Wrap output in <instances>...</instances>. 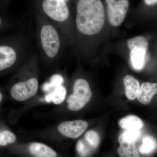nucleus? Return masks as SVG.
I'll list each match as a JSON object with an SVG mask.
<instances>
[{
	"mask_svg": "<svg viewBox=\"0 0 157 157\" xmlns=\"http://www.w3.org/2000/svg\"><path fill=\"white\" fill-rule=\"evenodd\" d=\"M36 26L40 63L48 67H53L59 61L67 38L56 25L45 17L38 18Z\"/></svg>",
	"mask_w": 157,
	"mask_h": 157,
	"instance_id": "1",
	"label": "nucleus"
},
{
	"mask_svg": "<svg viewBox=\"0 0 157 157\" xmlns=\"http://www.w3.org/2000/svg\"><path fill=\"white\" fill-rule=\"evenodd\" d=\"M20 28L7 36H0V76L17 71L33 53L31 42Z\"/></svg>",
	"mask_w": 157,
	"mask_h": 157,
	"instance_id": "2",
	"label": "nucleus"
},
{
	"mask_svg": "<svg viewBox=\"0 0 157 157\" xmlns=\"http://www.w3.org/2000/svg\"><path fill=\"white\" fill-rule=\"evenodd\" d=\"M40 61L38 54L33 52L29 59L17 70L9 93L15 101L23 102L33 98L38 93Z\"/></svg>",
	"mask_w": 157,
	"mask_h": 157,
	"instance_id": "3",
	"label": "nucleus"
},
{
	"mask_svg": "<svg viewBox=\"0 0 157 157\" xmlns=\"http://www.w3.org/2000/svg\"><path fill=\"white\" fill-rule=\"evenodd\" d=\"M105 9L101 0H79L75 26L79 36L89 38L101 32L105 24Z\"/></svg>",
	"mask_w": 157,
	"mask_h": 157,
	"instance_id": "4",
	"label": "nucleus"
},
{
	"mask_svg": "<svg viewBox=\"0 0 157 157\" xmlns=\"http://www.w3.org/2000/svg\"><path fill=\"white\" fill-rule=\"evenodd\" d=\"M42 8L45 17L60 29L67 39L71 40L73 35L67 23L70 11L65 0H43Z\"/></svg>",
	"mask_w": 157,
	"mask_h": 157,
	"instance_id": "5",
	"label": "nucleus"
},
{
	"mask_svg": "<svg viewBox=\"0 0 157 157\" xmlns=\"http://www.w3.org/2000/svg\"><path fill=\"white\" fill-rule=\"evenodd\" d=\"M92 93L86 79L78 78L74 81L73 92L67 99L68 109L77 111L82 109L91 100Z\"/></svg>",
	"mask_w": 157,
	"mask_h": 157,
	"instance_id": "6",
	"label": "nucleus"
},
{
	"mask_svg": "<svg viewBox=\"0 0 157 157\" xmlns=\"http://www.w3.org/2000/svg\"><path fill=\"white\" fill-rule=\"evenodd\" d=\"M127 45L132 67L136 70H142L145 66L149 43L146 37L137 36L128 39Z\"/></svg>",
	"mask_w": 157,
	"mask_h": 157,
	"instance_id": "7",
	"label": "nucleus"
},
{
	"mask_svg": "<svg viewBox=\"0 0 157 157\" xmlns=\"http://www.w3.org/2000/svg\"><path fill=\"white\" fill-rule=\"evenodd\" d=\"M107 18L110 24L118 27L123 22L128 10V0H106Z\"/></svg>",
	"mask_w": 157,
	"mask_h": 157,
	"instance_id": "8",
	"label": "nucleus"
},
{
	"mask_svg": "<svg viewBox=\"0 0 157 157\" xmlns=\"http://www.w3.org/2000/svg\"><path fill=\"white\" fill-rule=\"evenodd\" d=\"M9 150L13 152L21 151L30 157H60L55 150L39 142H31L22 147L14 146Z\"/></svg>",
	"mask_w": 157,
	"mask_h": 157,
	"instance_id": "9",
	"label": "nucleus"
},
{
	"mask_svg": "<svg viewBox=\"0 0 157 157\" xmlns=\"http://www.w3.org/2000/svg\"><path fill=\"white\" fill-rule=\"evenodd\" d=\"M88 127L86 121L76 120L66 121L59 125L57 130L62 136L69 138L76 139L81 136Z\"/></svg>",
	"mask_w": 157,
	"mask_h": 157,
	"instance_id": "10",
	"label": "nucleus"
},
{
	"mask_svg": "<svg viewBox=\"0 0 157 157\" xmlns=\"http://www.w3.org/2000/svg\"><path fill=\"white\" fill-rule=\"evenodd\" d=\"M157 94V83L144 82L141 84L137 96L138 101L147 105L150 103L154 96Z\"/></svg>",
	"mask_w": 157,
	"mask_h": 157,
	"instance_id": "11",
	"label": "nucleus"
},
{
	"mask_svg": "<svg viewBox=\"0 0 157 157\" xmlns=\"http://www.w3.org/2000/svg\"><path fill=\"white\" fill-rule=\"evenodd\" d=\"M125 92L127 98L130 101H133L137 98L140 88L139 81L134 76L127 75L123 79Z\"/></svg>",
	"mask_w": 157,
	"mask_h": 157,
	"instance_id": "12",
	"label": "nucleus"
},
{
	"mask_svg": "<svg viewBox=\"0 0 157 157\" xmlns=\"http://www.w3.org/2000/svg\"><path fill=\"white\" fill-rule=\"evenodd\" d=\"M67 90L64 86H57L50 92L46 94L45 100L48 103H53L56 105H59L65 101L67 97Z\"/></svg>",
	"mask_w": 157,
	"mask_h": 157,
	"instance_id": "13",
	"label": "nucleus"
},
{
	"mask_svg": "<svg viewBox=\"0 0 157 157\" xmlns=\"http://www.w3.org/2000/svg\"><path fill=\"white\" fill-rule=\"evenodd\" d=\"M17 141V136L14 132L9 129L0 127V150L4 148L10 149L14 146Z\"/></svg>",
	"mask_w": 157,
	"mask_h": 157,
	"instance_id": "14",
	"label": "nucleus"
},
{
	"mask_svg": "<svg viewBox=\"0 0 157 157\" xmlns=\"http://www.w3.org/2000/svg\"><path fill=\"white\" fill-rule=\"evenodd\" d=\"M119 125L121 128L126 130H140L143 128L144 124L138 117L130 115L121 119L119 122Z\"/></svg>",
	"mask_w": 157,
	"mask_h": 157,
	"instance_id": "15",
	"label": "nucleus"
},
{
	"mask_svg": "<svg viewBox=\"0 0 157 157\" xmlns=\"http://www.w3.org/2000/svg\"><path fill=\"white\" fill-rule=\"evenodd\" d=\"M138 149L141 154L146 155H151L157 150V140L151 135H145Z\"/></svg>",
	"mask_w": 157,
	"mask_h": 157,
	"instance_id": "16",
	"label": "nucleus"
},
{
	"mask_svg": "<svg viewBox=\"0 0 157 157\" xmlns=\"http://www.w3.org/2000/svg\"><path fill=\"white\" fill-rule=\"evenodd\" d=\"M117 149L120 157H140L135 142H122Z\"/></svg>",
	"mask_w": 157,
	"mask_h": 157,
	"instance_id": "17",
	"label": "nucleus"
},
{
	"mask_svg": "<svg viewBox=\"0 0 157 157\" xmlns=\"http://www.w3.org/2000/svg\"><path fill=\"white\" fill-rule=\"evenodd\" d=\"M20 28L19 23L0 12V33L6 31H15Z\"/></svg>",
	"mask_w": 157,
	"mask_h": 157,
	"instance_id": "18",
	"label": "nucleus"
},
{
	"mask_svg": "<svg viewBox=\"0 0 157 157\" xmlns=\"http://www.w3.org/2000/svg\"><path fill=\"white\" fill-rule=\"evenodd\" d=\"M140 130H126L120 135L118 138L119 142H135L140 137Z\"/></svg>",
	"mask_w": 157,
	"mask_h": 157,
	"instance_id": "19",
	"label": "nucleus"
},
{
	"mask_svg": "<svg viewBox=\"0 0 157 157\" xmlns=\"http://www.w3.org/2000/svg\"><path fill=\"white\" fill-rule=\"evenodd\" d=\"M64 78L63 76L59 74H55L51 78L50 80L46 82L43 86V91L47 93L50 92L54 89L57 86L63 85Z\"/></svg>",
	"mask_w": 157,
	"mask_h": 157,
	"instance_id": "20",
	"label": "nucleus"
},
{
	"mask_svg": "<svg viewBox=\"0 0 157 157\" xmlns=\"http://www.w3.org/2000/svg\"><path fill=\"white\" fill-rule=\"evenodd\" d=\"M83 138L94 150L98 148L101 141L100 135L94 130H90L86 132Z\"/></svg>",
	"mask_w": 157,
	"mask_h": 157,
	"instance_id": "21",
	"label": "nucleus"
},
{
	"mask_svg": "<svg viewBox=\"0 0 157 157\" xmlns=\"http://www.w3.org/2000/svg\"><path fill=\"white\" fill-rule=\"evenodd\" d=\"M144 2L147 6H152L157 4V0H144Z\"/></svg>",
	"mask_w": 157,
	"mask_h": 157,
	"instance_id": "22",
	"label": "nucleus"
},
{
	"mask_svg": "<svg viewBox=\"0 0 157 157\" xmlns=\"http://www.w3.org/2000/svg\"><path fill=\"white\" fill-rule=\"evenodd\" d=\"M3 99H4V95L2 90L0 89V105L2 103Z\"/></svg>",
	"mask_w": 157,
	"mask_h": 157,
	"instance_id": "23",
	"label": "nucleus"
},
{
	"mask_svg": "<svg viewBox=\"0 0 157 157\" xmlns=\"http://www.w3.org/2000/svg\"><path fill=\"white\" fill-rule=\"evenodd\" d=\"M5 5V2H4V0H0V12H1L2 7H4Z\"/></svg>",
	"mask_w": 157,
	"mask_h": 157,
	"instance_id": "24",
	"label": "nucleus"
}]
</instances>
